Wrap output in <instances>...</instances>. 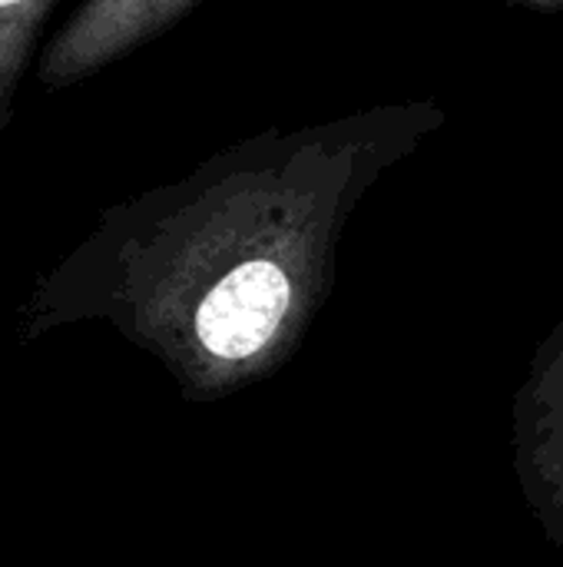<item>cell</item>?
Masks as SVG:
<instances>
[{
  "mask_svg": "<svg viewBox=\"0 0 563 567\" xmlns=\"http://www.w3.org/2000/svg\"><path fill=\"white\" fill-rule=\"evenodd\" d=\"M441 126L435 103L382 106L196 179L119 229L86 282L37 296L27 329L110 319L186 399H222L295 355L355 203Z\"/></svg>",
  "mask_w": 563,
  "mask_h": 567,
  "instance_id": "obj_1",
  "label": "cell"
},
{
  "mask_svg": "<svg viewBox=\"0 0 563 567\" xmlns=\"http://www.w3.org/2000/svg\"><path fill=\"white\" fill-rule=\"evenodd\" d=\"M514 478L544 538L563 548V319L538 346L511 409Z\"/></svg>",
  "mask_w": 563,
  "mask_h": 567,
  "instance_id": "obj_2",
  "label": "cell"
},
{
  "mask_svg": "<svg viewBox=\"0 0 563 567\" xmlns=\"http://www.w3.org/2000/svg\"><path fill=\"white\" fill-rule=\"evenodd\" d=\"M199 0H86L50 43L40 76L66 86L166 30Z\"/></svg>",
  "mask_w": 563,
  "mask_h": 567,
  "instance_id": "obj_3",
  "label": "cell"
},
{
  "mask_svg": "<svg viewBox=\"0 0 563 567\" xmlns=\"http://www.w3.org/2000/svg\"><path fill=\"white\" fill-rule=\"evenodd\" d=\"M50 7L53 0H0V100L10 93Z\"/></svg>",
  "mask_w": 563,
  "mask_h": 567,
  "instance_id": "obj_4",
  "label": "cell"
},
{
  "mask_svg": "<svg viewBox=\"0 0 563 567\" xmlns=\"http://www.w3.org/2000/svg\"><path fill=\"white\" fill-rule=\"evenodd\" d=\"M514 7H528V10H538V13H561L563 0H508Z\"/></svg>",
  "mask_w": 563,
  "mask_h": 567,
  "instance_id": "obj_5",
  "label": "cell"
}]
</instances>
